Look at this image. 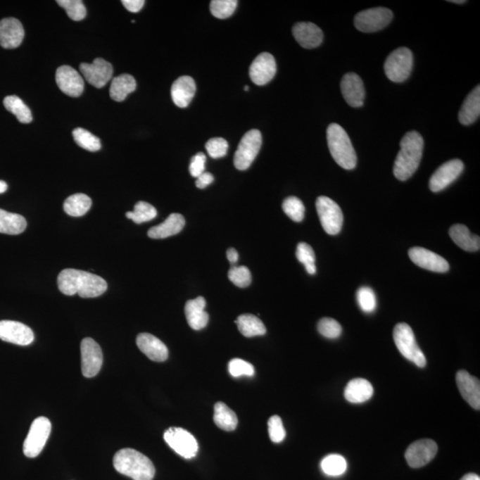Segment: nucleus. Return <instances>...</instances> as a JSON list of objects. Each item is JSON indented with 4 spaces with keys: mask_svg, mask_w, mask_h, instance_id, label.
Segmentation results:
<instances>
[{
    "mask_svg": "<svg viewBox=\"0 0 480 480\" xmlns=\"http://www.w3.org/2000/svg\"><path fill=\"white\" fill-rule=\"evenodd\" d=\"M480 115V87L472 90L466 97L464 104L460 110L459 121L465 126H469L478 120Z\"/></svg>",
    "mask_w": 480,
    "mask_h": 480,
    "instance_id": "30",
    "label": "nucleus"
},
{
    "mask_svg": "<svg viewBox=\"0 0 480 480\" xmlns=\"http://www.w3.org/2000/svg\"><path fill=\"white\" fill-rule=\"evenodd\" d=\"M424 139L417 131H410L400 141V150L395 160L393 173L400 181H407L417 170L421 163Z\"/></svg>",
    "mask_w": 480,
    "mask_h": 480,
    "instance_id": "2",
    "label": "nucleus"
},
{
    "mask_svg": "<svg viewBox=\"0 0 480 480\" xmlns=\"http://www.w3.org/2000/svg\"><path fill=\"white\" fill-rule=\"evenodd\" d=\"M8 186L4 181H0V194H4L8 190Z\"/></svg>",
    "mask_w": 480,
    "mask_h": 480,
    "instance_id": "55",
    "label": "nucleus"
},
{
    "mask_svg": "<svg viewBox=\"0 0 480 480\" xmlns=\"http://www.w3.org/2000/svg\"><path fill=\"white\" fill-rule=\"evenodd\" d=\"M61 8L65 10L68 16L73 21H81L87 16V8L80 0H58Z\"/></svg>",
    "mask_w": 480,
    "mask_h": 480,
    "instance_id": "42",
    "label": "nucleus"
},
{
    "mask_svg": "<svg viewBox=\"0 0 480 480\" xmlns=\"http://www.w3.org/2000/svg\"><path fill=\"white\" fill-rule=\"evenodd\" d=\"M27 222L23 215L0 209V233L18 235L25 232Z\"/></svg>",
    "mask_w": 480,
    "mask_h": 480,
    "instance_id": "32",
    "label": "nucleus"
},
{
    "mask_svg": "<svg viewBox=\"0 0 480 480\" xmlns=\"http://www.w3.org/2000/svg\"><path fill=\"white\" fill-rule=\"evenodd\" d=\"M158 215L157 209L147 202L139 201L134 206V211L127 212V218L131 219L135 224L151 221Z\"/></svg>",
    "mask_w": 480,
    "mask_h": 480,
    "instance_id": "37",
    "label": "nucleus"
},
{
    "mask_svg": "<svg viewBox=\"0 0 480 480\" xmlns=\"http://www.w3.org/2000/svg\"><path fill=\"white\" fill-rule=\"evenodd\" d=\"M283 211L293 222H302L305 214V208L301 199L296 197H289L282 204Z\"/></svg>",
    "mask_w": 480,
    "mask_h": 480,
    "instance_id": "41",
    "label": "nucleus"
},
{
    "mask_svg": "<svg viewBox=\"0 0 480 480\" xmlns=\"http://www.w3.org/2000/svg\"><path fill=\"white\" fill-rule=\"evenodd\" d=\"M464 163L460 160L446 162L432 175L430 184H429L431 191L438 192L444 190L460 177L464 171Z\"/></svg>",
    "mask_w": 480,
    "mask_h": 480,
    "instance_id": "16",
    "label": "nucleus"
},
{
    "mask_svg": "<svg viewBox=\"0 0 480 480\" xmlns=\"http://www.w3.org/2000/svg\"><path fill=\"white\" fill-rule=\"evenodd\" d=\"M268 431L270 441L280 443L286 438V430L284 428L282 418L278 415H273L268 421Z\"/></svg>",
    "mask_w": 480,
    "mask_h": 480,
    "instance_id": "48",
    "label": "nucleus"
},
{
    "mask_svg": "<svg viewBox=\"0 0 480 480\" xmlns=\"http://www.w3.org/2000/svg\"><path fill=\"white\" fill-rule=\"evenodd\" d=\"M25 38V29L15 18H5L0 21V46L13 49L21 45Z\"/></svg>",
    "mask_w": 480,
    "mask_h": 480,
    "instance_id": "21",
    "label": "nucleus"
},
{
    "mask_svg": "<svg viewBox=\"0 0 480 480\" xmlns=\"http://www.w3.org/2000/svg\"><path fill=\"white\" fill-rule=\"evenodd\" d=\"M52 425L46 417H38L30 426L28 435L23 443V453L29 458H35L42 452L49 438Z\"/></svg>",
    "mask_w": 480,
    "mask_h": 480,
    "instance_id": "7",
    "label": "nucleus"
},
{
    "mask_svg": "<svg viewBox=\"0 0 480 480\" xmlns=\"http://www.w3.org/2000/svg\"><path fill=\"white\" fill-rule=\"evenodd\" d=\"M206 160L207 157L202 152H198L192 157L190 164V173L192 177L198 178L199 175L205 173Z\"/></svg>",
    "mask_w": 480,
    "mask_h": 480,
    "instance_id": "50",
    "label": "nucleus"
},
{
    "mask_svg": "<svg viewBox=\"0 0 480 480\" xmlns=\"http://www.w3.org/2000/svg\"><path fill=\"white\" fill-rule=\"evenodd\" d=\"M227 258L229 263L234 266L235 263L238 262L239 260V253L234 248H229L227 251Z\"/></svg>",
    "mask_w": 480,
    "mask_h": 480,
    "instance_id": "53",
    "label": "nucleus"
},
{
    "mask_svg": "<svg viewBox=\"0 0 480 480\" xmlns=\"http://www.w3.org/2000/svg\"><path fill=\"white\" fill-rule=\"evenodd\" d=\"M374 394V388L372 384L363 378H357L348 383L344 391V397L346 400L353 404L364 403L370 400Z\"/></svg>",
    "mask_w": 480,
    "mask_h": 480,
    "instance_id": "28",
    "label": "nucleus"
},
{
    "mask_svg": "<svg viewBox=\"0 0 480 480\" xmlns=\"http://www.w3.org/2000/svg\"><path fill=\"white\" fill-rule=\"evenodd\" d=\"M451 3H455V4H465L466 1L465 0H454V1H449Z\"/></svg>",
    "mask_w": 480,
    "mask_h": 480,
    "instance_id": "56",
    "label": "nucleus"
},
{
    "mask_svg": "<svg viewBox=\"0 0 480 480\" xmlns=\"http://www.w3.org/2000/svg\"><path fill=\"white\" fill-rule=\"evenodd\" d=\"M115 469L134 480H152L155 476L153 464L146 455L132 448H124L113 458Z\"/></svg>",
    "mask_w": 480,
    "mask_h": 480,
    "instance_id": "3",
    "label": "nucleus"
},
{
    "mask_svg": "<svg viewBox=\"0 0 480 480\" xmlns=\"http://www.w3.org/2000/svg\"><path fill=\"white\" fill-rule=\"evenodd\" d=\"M73 138L75 143L84 150L96 152L101 150V144L99 138L91 134L84 128H76L73 131Z\"/></svg>",
    "mask_w": 480,
    "mask_h": 480,
    "instance_id": "39",
    "label": "nucleus"
},
{
    "mask_svg": "<svg viewBox=\"0 0 480 480\" xmlns=\"http://www.w3.org/2000/svg\"><path fill=\"white\" fill-rule=\"evenodd\" d=\"M228 148V141L221 137L212 138L206 144L208 153L213 158H221L226 156Z\"/></svg>",
    "mask_w": 480,
    "mask_h": 480,
    "instance_id": "47",
    "label": "nucleus"
},
{
    "mask_svg": "<svg viewBox=\"0 0 480 480\" xmlns=\"http://www.w3.org/2000/svg\"><path fill=\"white\" fill-rule=\"evenodd\" d=\"M185 219L180 214H171L164 222L149 229L151 239H161L178 234L184 229Z\"/></svg>",
    "mask_w": 480,
    "mask_h": 480,
    "instance_id": "27",
    "label": "nucleus"
},
{
    "mask_svg": "<svg viewBox=\"0 0 480 480\" xmlns=\"http://www.w3.org/2000/svg\"><path fill=\"white\" fill-rule=\"evenodd\" d=\"M165 443L175 453L185 459L194 458L198 452L197 439L182 428L171 427L165 431Z\"/></svg>",
    "mask_w": 480,
    "mask_h": 480,
    "instance_id": "10",
    "label": "nucleus"
},
{
    "mask_svg": "<svg viewBox=\"0 0 480 480\" xmlns=\"http://www.w3.org/2000/svg\"><path fill=\"white\" fill-rule=\"evenodd\" d=\"M327 144L331 155L341 168L351 170L357 165V155L349 135L336 123L330 124L327 130Z\"/></svg>",
    "mask_w": 480,
    "mask_h": 480,
    "instance_id": "4",
    "label": "nucleus"
},
{
    "mask_svg": "<svg viewBox=\"0 0 480 480\" xmlns=\"http://www.w3.org/2000/svg\"><path fill=\"white\" fill-rule=\"evenodd\" d=\"M456 383L462 398L472 408L480 409L479 380L469 374L467 371L460 370L456 374Z\"/></svg>",
    "mask_w": 480,
    "mask_h": 480,
    "instance_id": "22",
    "label": "nucleus"
},
{
    "mask_svg": "<svg viewBox=\"0 0 480 480\" xmlns=\"http://www.w3.org/2000/svg\"><path fill=\"white\" fill-rule=\"evenodd\" d=\"M317 330L324 337L329 338V339H336L339 337L343 331L339 322L330 317H324L320 320L317 324Z\"/></svg>",
    "mask_w": 480,
    "mask_h": 480,
    "instance_id": "46",
    "label": "nucleus"
},
{
    "mask_svg": "<svg viewBox=\"0 0 480 480\" xmlns=\"http://www.w3.org/2000/svg\"><path fill=\"white\" fill-rule=\"evenodd\" d=\"M56 80L61 91L67 96L79 97L83 93L84 83L82 76L72 67H59L56 70Z\"/></svg>",
    "mask_w": 480,
    "mask_h": 480,
    "instance_id": "18",
    "label": "nucleus"
},
{
    "mask_svg": "<svg viewBox=\"0 0 480 480\" xmlns=\"http://www.w3.org/2000/svg\"><path fill=\"white\" fill-rule=\"evenodd\" d=\"M320 466L324 474L330 476H338L343 475L346 472L347 462L343 456L329 455L322 460Z\"/></svg>",
    "mask_w": 480,
    "mask_h": 480,
    "instance_id": "38",
    "label": "nucleus"
},
{
    "mask_svg": "<svg viewBox=\"0 0 480 480\" xmlns=\"http://www.w3.org/2000/svg\"><path fill=\"white\" fill-rule=\"evenodd\" d=\"M453 241L456 245L467 252H476L480 249V239L479 236L472 235L465 225H455L449 229Z\"/></svg>",
    "mask_w": 480,
    "mask_h": 480,
    "instance_id": "29",
    "label": "nucleus"
},
{
    "mask_svg": "<svg viewBox=\"0 0 480 480\" xmlns=\"http://www.w3.org/2000/svg\"><path fill=\"white\" fill-rule=\"evenodd\" d=\"M461 480H480L479 476L474 474V473H469L465 476H462Z\"/></svg>",
    "mask_w": 480,
    "mask_h": 480,
    "instance_id": "54",
    "label": "nucleus"
},
{
    "mask_svg": "<svg viewBox=\"0 0 480 480\" xmlns=\"http://www.w3.org/2000/svg\"><path fill=\"white\" fill-rule=\"evenodd\" d=\"M80 70L87 82L96 89L106 86L113 74V65L101 58L94 59L93 63H81Z\"/></svg>",
    "mask_w": 480,
    "mask_h": 480,
    "instance_id": "14",
    "label": "nucleus"
},
{
    "mask_svg": "<svg viewBox=\"0 0 480 480\" xmlns=\"http://www.w3.org/2000/svg\"><path fill=\"white\" fill-rule=\"evenodd\" d=\"M81 368L84 377H96L103 362V355L99 344L92 338L81 341Z\"/></svg>",
    "mask_w": 480,
    "mask_h": 480,
    "instance_id": "12",
    "label": "nucleus"
},
{
    "mask_svg": "<svg viewBox=\"0 0 480 480\" xmlns=\"http://www.w3.org/2000/svg\"><path fill=\"white\" fill-rule=\"evenodd\" d=\"M0 339L6 343L27 346L33 343L34 334L28 326L13 320L0 321Z\"/></svg>",
    "mask_w": 480,
    "mask_h": 480,
    "instance_id": "15",
    "label": "nucleus"
},
{
    "mask_svg": "<svg viewBox=\"0 0 480 480\" xmlns=\"http://www.w3.org/2000/svg\"><path fill=\"white\" fill-rule=\"evenodd\" d=\"M438 452V445L431 439H421L409 446L405 457L410 467H424L434 459Z\"/></svg>",
    "mask_w": 480,
    "mask_h": 480,
    "instance_id": "13",
    "label": "nucleus"
},
{
    "mask_svg": "<svg viewBox=\"0 0 480 480\" xmlns=\"http://www.w3.org/2000/svg\"><path fill=\"white\" fill-rule=\"evenodd\" d=\"M316 208L324 231L329 235H336L343 224V215L336 202L324 196L317 198Z\"/></svg>",
    "mask_w": 480,
    "mask_h": 480,
    "instance_id": "8",
    "label": "nucleus"
},
{
    "mask_svg": "<svg viewBox=\"0 0 480 480\" xmlns=\"http://www.w3.org/2000/svg\"><path fill=\"white\" fill-rule=\"evenodd\" d=\"M357 301L364 312L371 313L377 309V296L370 287H360L357 292Z\"/></svg>",
    "mask_w": 480,
    "mask_h": 480,
    "instance_id": "44",
    "label": "nucleus"
},
{
    "mask_svg": "<svg viewBox=\"0 0 480 480\" xmlns=\"http://www.w3.org/2000/svg\"><path fill=\"white\" fill-rule=\"evenodd\" d=\"M214 422L218 428L226 431H234L238 426V417L235 412L222 402L215 405Z\"/></svg>",
    "mask_w": 480,
    "mask_h": 480,
    "instance_id": "34",
    "label": "nucleus"
},
{
    "mask_svg": "<svg viewBox=\"0 0 480 480\" xmlns=\"http://www.w3.org/2000/svg\"><path fill=\"white\" fill-rule=\"evenodd\" d=\"M92 206V199L89 196L82 194H77L70 196L64 201V212L72 217H80L87 214L90 210Z\"/></svg>",
    "mask_w": 480,
    "mask_h": 480,
    "instance_id": "35",
    "label": "nucleus"
},
{
    "mask_svg": "<svg viewBox=\"0 0 480 480\" xmlns=\"http://www.w3.org/2000/svg\"><path fill=\"white\" fill-rule=\"evenodd\" d=\"M413 53L407 47H400L390 53L384 63V72L392 82L407 80L413 69Z\"/></svg>",
    "mask_w": 480,
    "mask_h": 480,
    "instance_id": "6",
    "label": "nucleus"
},
{
    "mask_svg": "<svg viewBox=\"0 0 480 480\" xmlns=\"http://www.w3.org/2000/svg\"><path fill=\"white\" fill-rule=\"evenodd\" d=\"M122 4L128 11L138 13L144 8L145 2L144 0H123Z\"/></svg>",
    "mask_w": 480,
    "mask_h": 480,
    "instance_id": "51",
    "label": "nucleus"
},
{
    "mask_svg": "<svg viewBox=\"0 0 480 480\" xmlns=\"http://www.w3.org/2000/svg\"><path fill=\"white\" fill-rule=\"evenodd\" d=\"M240 333L246 337L263 336L266 327L263 321L252 314H243L235 321Z\"/></svg>",
    "mask_w": 480,
    "mask_h": 480,
    "instance_id": "33",
    "label": "nucleus"
},
{
    "mask_svg": "<svg viewBox=\"0 0 480 480\" xmlns=\"http://www.w3.org/2000/svg\"><path fill=\"white\" fill-rule=\"evenodd\" d=\"M244 90H245V91H248V90H249L248 86H246V87H244Z\"/></svg>",
    "mask_w": 480,
    "mask_h": 480,
    "instance_id": "57",
    "label": "nucleus"
},
{
    "mask_svg": "<svg viewBox=\"0 0 480 480\" xmlns=\"http://www.w3.org/2000/svg\"><path fill=\"white\" fill-rule=\"evenodd\" d=\"M408 255L411 261L420 268L438 273H445L449 270V263L447 260L430 250L417 246V248L409 250Z\"/></svg>",
    "mask_w": 480,
    "mask_h": 480,
    "instance_id": "19",
    "label": "nucleus"
},
{
    "mask_svg": "<svg viewBox=\"0 0 480 480\" xmlns=\"http://www.w3.org/2000/svg\"><path fill=\"white\" fill-rule=\"evenodd\" d=\"M196 93V84L194 79L182 76L175 81L171 89V96L175 106L179 108L188 107Z\"/></svg>",
    "mask_w": 480,
    "mask_h": 480,
    "instance_id": "26",
    "label": "nucleus"
},
{
    "mask_svg": "<svg viewBox=\"0 0 480 480\" xmlns=\"http://www.w3.org/2000/svg\"><path fill=\"white\" fill-rule=\"evenodd\" d=\"M213 182H214V177H213V175L208 173V172H205V173L199 175L197 178L196 186H197L198 189H205L207 188L208 185H210Z\"/></svg>",
    "mask_w": 480,
    "mask_h": 480,
    "instance_id": "52",
    "label": "nucleus"
},
{
    "mask_svg": "<svg viewBox=\"0 0 480 480\" xmlns=\"http://www.w3.org/2000/svg\"><path fill=\"white\" fill-rule=\"evenodd\" d=\"M137 89V81L130 74H121L114 77L110 84V96L116 101H123L128 94Z\"/></svg>",
    "mask_w": 480,
    "mask_h": 480,
    "instance_id": "31",
    "label": "nucleus"
},
{
    "mask_svg": "<svg viewBox=\"0 0 480 480\" xmlns=\"http://www.w3.org/2000/svg\"><path fill=\"white\" fill-rule=\"evenodd\" d=\"M393 13L390 9L375 8L364 10L355 16V27L360 32L370 33L379 32L391 22Z\"/></svg>",
    "mask_w": 480,
    "mask_h": 480,
    "instance_id": "11",
    "label": "nucleus"
},
{
    "mask_svg": "<svg viewBox=\"0 0 480 480\" xmlns=\"http://www.w3.org/2000/svg\"><path fill=\"white\" fill-rule=\"evenodd\" d=\"M395 344L400 353L418 367L426 366V358L415 340L411 327L405 323L398 324L393 331Z\"/></svg>",
    "mask_w": 480,
    "mask_h": 480,
    "instance_id": "5",
    "label": "nucleus"
},
{
    "mask_svg": "<svg viewBox=\"0 0 480 480\" xmlns=\"http://www.w3.org/2000/svg\"><path fill=\"white\" fill-rule=\"evenodd\" d=\"M262 143V134L259 130H253L246 133L235 153V168L241 171L248 169L258 155Z\"/></svg>",
    "mask_w": 480,
    "mask_h": 480,
    "instance_id": "9",
    "label": "nucleus"
},
{
    "mask_svg": "<svg viewBox=\"0 0 480 480\" xmlns=\"http://www.w3.org/2000/svg\"><path fill=\"white\" fill-rule=\"evenodd\" d=\"M229 279L240 289L248 287L252 282L251 272L248 267L232 266L228 272Z\"/></svg>",
    "mask_w": 480,
    "mask_h": 480,
    "instance_id": "45",
    "label": "nucleus"
},
{
    "mask_svg": "<svg viewBox=\"0 0 480 480\" xmlns=\"http://www.w3.org/2000/svg\"><path fill=\"white\" fill-rule=\"evenodd\" d=\"M276 72V61L269 53H260L253 60L249 69L250 79L258 86H263L270 82L275 77Z\"/></svg>",
    "mask_w": 480,
    "mask_h": 480,
    "instance_id": "17",
    "label": "nucleus"
},
{
    "mask_svg": "<svg viewBox=\"0 0 480 480\" xmlns=\"http://www.w3.org/2000/svg\"><path fill=\"white\" fill-rule=\"evenodd\" d=\"M293 35L303 49H312L323 42V32L312 23H298L293 27Z\"/></svg>",
    "mask_w": 480,
    "mask_h": 480,
    "instance_id": "24",
    "label": "nucleus"
},
{
    "mask_svg": "<svg viewBox=\"0 0 480 480\" xmlns=\"http://www.w3.org/2000/svg\"><path fill=\"white\" fill-rule=\"evenodd\" d=\"M296 257L298 261L305 267L308 273L310 275H314L316 273L315 253H314L312 246L307 243H299L297 246Z\"/></svg>",
    "mask_w": 480,
    "mask_h": 480,
    "instance_id": "40",
    "label": "nucleus"
},
{
    "mask_svg": "<svg viewBox=\"0 0 480 480\" xmlns=\"http://www.w3.org/2000/svg\"><path fill=\"white\" fill-rule=\"evenodd\" d=\"M341 91L344 100L353 108H360L364 104L365 87L362 80L356 73H347L341 81Z\"/></svg>",
    "mask_w": 480,
    "mask_h": 480,
    "instance_id": "20",
    "label": "nucleus"
},
{
    "mask_svg": "<svg viewBox=\"0 0 480 480\" xmlns=\"http://www.w3.org/2000/svg\"><path fill=\"white\" fill-rule=\"evenodd\" d=\"M207 302L204 297L198 296L194 300L188 301L185 304L184 312L189 326L194 330H201L207 327L209 316L205 310Z\"/></svg>",
    "mask_w": 480,
    "mask_h": 480,
    "instance_id": "25",
    "label": "nucleus"
},
{
    "mask_svg": "<svg viewBox=\"0 0 480 480\" xmlns=\"http://www.w3.org/2000/svg\"><path fill=\"white\" fill-rule=\"evenodd\" d=\"M229 372L233 377H239L242 375L246 377H252L255 374V367L253 365L246 362V361L240 360V358H234L229 363Z\"/></svg>",
    "mask_w": 480,
    "mask_h": 480,
    "instance_id": "49",
    "label": "nucleus"
},
{
    "mask_svg": "<svg viewBox=\"0 0 480 480\" xmlns=\"http://www.w3.org/2000/svg\"><path fill=\"white\" fill-rule=\"evenodd\" d=\"M58 289L63 295H79L82 298H94L106 292L107 282L94 274L76 269L62 270L57 279Z\"/></svg>",
    "mask_w": 480,
    "mask_h": 480,
    "instance_id": "1",
    "label": "nucleus"
},
{
    "mask_svg": "<svg viewBox=\"0 0 480 480\" xmlns=\"http://www.w3.org/2000/svg\"><path fill=\"white\" fill-rule=\"evenodd\" d=\"M4 106L9 113H13L23 124H29L32 121V114L30 108L26 106L21 98L15 96H6L4 99Z\"/></svg>",
    "mask_w": 480,
    "mask_h": 480,
    "instance_id": "36",
    "label": "nucleus"
},
{
    "mask_svg": "<svg viewBox=\"0 0 480 480\" xmlns=\"http://www.w3.org/2000/svg\"><path fill=\"white\" fill-rule=\"evenodd\" d=\"M137 344L139 350L156 362H163L168 358V349L163 341L151 334H140L137 338Z\"/></svg>",
    "mask_w": 480,
    "mask_h": 480,
    "instance_id": "23",
    "label": "nucleus"
},
{
    "mask_svg": "<svg viewBox=\"0 0 480 480\" xmlns=\"http://www.w3.org/2000/svg\"><path fill=\"white\" fill-rule=\"evenodd\" d=\"M238 6L236 0H213L210 11L213 15L219 19L229 18L233 15Z\"/></svg>",
    "mask_w": 480,
    "mask_h": 480,
    "instance_id": "43",
    "label": "nucleus"
}]
</instances>
